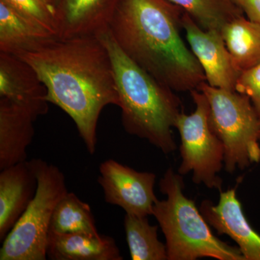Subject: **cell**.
I'll return each instance as SVG.
<instances>
[{"mask_svg":"<svg viewBox=\"0 0 260 260\" xmlns=\"http://www.w3.org/2000/svg\"><path fill=\"white\" fill-rule=\"evenodd\" d=\"M16 56L35 70L47 102L70 116L88 153H95L101 113L119 104L112 61L102 41L95 35L56 38Z\"/></svg>","mask_w":260,"mask_h":260,"instance_id":"6da1fadb","label":"cell"},{"mask_svg":"<svg viewBox=\"0 0 260 260\" xmlns=\"http://www.w3.org/2000/svg\"><path fill=\"white\" fill-rule=\"evenodd\" d=\"M184 11L169 0H118L108 28L121 50L174 91H191L205 76L180 34Z\"/></svg>","mask_w":260,"mask_h":260,"instance_id":"7a4b0ae2","label":"cell"},{"mask_svg":"<svg viewBox=\"0 0 260 260\" xmlns=\"http://www.w3.org/2000/svg\"><path fill=\"white\" fill-rule=\"evenodd\" d=\"M95 36L110 56L124 130L148 140L164 153L175 151L172 128L181 112L180 99L175 91L126 56L109 28Z\"/></svg>","mask_w":260,"mask_h":260,"instance_id":"3957f363","label":"cell"},{"mask_svg":"<svg viewBox=\"0 0 260 260\" xmlns=\"http://www.w3.org/2000/svg\"><path fill=\"white\" fill-rule=\"evenodd\" d=\"M159 186L167 199L155 203L152 215L165 237L168 260H245L238 246L214 235L194 202L184 194L182 175L169 168Z\"/></svg>","mask_w":260,"mask_h":260,"instance_id":"277c9868","label":"cell"},{"mask_svg":"<svg viewBox=\"0 0 260 260\" xmlns=\"http://www.w3.org/2000/svg\"><path fill=\"white\" fill-rule=\"evenodd\" d=\"M198 90L209 104L210 127L223 145L225 171L234 173L259 162L260 116L250 99L206 82Z\"/></svg>","mask_w":260,"mask_h":260,"instance_id":"5b68a950","label":"cell"},{"mask_svg":"<svg viewBox=\"0 0 260 260\" xmlns=\"http://www.w3.org/2000/svg\"><path fill=\"white\" fill-rule=\"evenodd\" d=\"M37 174V193L18 223L3 241L0 260H45L51 218L68 194L63 172L42 159H32Z\"/></svg>","mask_w":260,"mask_h":260,"instance_id":"8992f818","label":"cell"},{"mask_svg":"<svg viewBox=\"0 0 260 260\" xmlns=\"http://www.w3.org/2000/svg\"><path fill=\"white\" fill-rule=\"evenodd\" d=\"M195 104L194 112H181L175 126L181 138V162L178 173H192L193 182L209 189L222 190L223 180L218 173L224 165V148L209 123V104L200 90L190 92Z\"/></svg>","mask_w":260,"mask_h":260,"instance_id":"52a82bcc","label":"cell"},{"mask_svg":"<svg viewBox=\"0 0 260 260\" xmlns=\"http://www.w3.org/2000/svg\"><path fill=\"white\" fill-rule=\"evenodd\" d=\"M98 183L109 204L120 207L126 214L146 216L153 215L158 198L154 192L156 176L140 172L109 159L101 164Z\"/></svg>","mask_w":260,"mask_h":260,"instance_id":"ba28073f","label":"cell"},{"mask_svg":"<svg viewBox=\"0 0 260 260\" xmlns=\"http://www.w3.org/2000/svg\"><path fill=\"white\" fill-rule=\"evenodd\" d=\"M181 26L191 51L203 68L205 82L215 88L236 90L242 72L234 64L221 31L202 28L185 12Z\"/></svg>","mask_w":260,"mask_h":260,"instance_id":"9c48e42d","label":"cell"},{"mask_svg":"<svg viewBox=\"0 0 260 260\" xmlns=\"http://www.w3.org/2000/svg\"><path fill=\"white\" fill-rule=\"evenodd\" d=\"M200 213L219 235L229 236L237 243L245 260H260V236L251 226L238 200L237 188L220 191V199L215 205L205 200Z\"/></svg>","mask_w":260,"mask_h":260,"instance_id":"30bf717a","label":"cell"},{"mask_svg":"<svg viewBox=\"0 0 260 260\" xmlns=\"http://www.w3.org/2000/svg\"><path fill=\"white\" fill-rule=\"evenodd\" d=\"M47 95L45 85L30 64L14 54L0 52V98L37 119L49 111Z\"/></svg>","mask_w":260,"mask_h":260,"instance_id":"8fae6325","label":"cell"},{"mask_svg":"<svg viewBox=\"0 0 260 260\" xmlns=\"http://www.w3.org/2000/svg\"><path fill=\"white\" fill-rule=\"evenodd\" d=\"M38 181L32 160L0 172V242H3L25 213L37 193Z\"/></svg>","mask_w":260,"mask_h":260,"instance_id":"7c38bea8","label":"cell"},{"mask_svg":"<svg viewBox=\"0 0 260 260\" xmlns=\"http://www.w3.org/2000/svg\"><path fill=\"white\" fill-rule=\"evenodd\" d=\"M36 120L23 108L0 98V170L26 161Z\"/></svg>","mask_w":260,"mask_h":260,"instance_id":"4fadbf2b","label":"cell"},{"mask_svg":"<svg viewBox=\"0 0 260 260\" xmlns=\"http://www.w3.org/2000/svg\"><path fill=\"white\" fill-rule=\"evenodd\" d=\"M118 0H60L58 37L95 35L108 28Z\"/></svg>","mask_w":260,"mask_h":260,"instance_id":"5bb4252c","label":"cell"},{"mask_svg":"<svg viewBox=\"0 0 260 260\" xmlns=\"http://www.w3.org/2000/svg\"><path fill=\"white\" fill-rule=\"evenodd\" d=\"M47 257L51 260H122L115 240L109 236L49 232Z\"/></svg>","mask_w":260,"mask_h":260,"instance_id":"9a60e30c","label":"cell"},{"mask_svg":"<svg viewBox=\"0 0 260 260\" xmlns=\"http://www.w3.org/2000/svg\"><path fill=\"white\" fill-rule=\"evenodd\" d=\"M59 38L0 0V52L18 55Z\"/></svg>","mask_w":260,"mask_h":260,"instance_id":"2e32d148","label":"cell"},{"mask_svg":"<svg viewBox=\"0 0 260 260\" xmlns=\"http://www.w3.org/2000/svg\"><path fill=\"white\" fill-rule=\"evenodd\" d=\"M222 36L234 64L240 72L260 63V25L244 15L225 24Z\"/></svg>","mask_w":260,"mask_h":260,"instance_id":"e0dca14e","label":"cell"},{"mask_svg":"<svg viewBox=\"0 0 260 260\" xmlns=\"http://www.w3.org/2000/svg\"><path fill=\"white\" fill-rule=\"evenodd\" d=\"M126 242L133 260H168L167 246L158 239V226L148 217L126 214L124 219Z\"/></svg>","mask_w":260,"mask_h":260,"instance_id":"ac0fdd59","label":"cell"},{"mask_svg":"<svg viewBox=\"0 0 260 260\" xmlns=\"http://www.w3.org/2000/svg\"><path fill=\"white\" fill-rule=\"evenodd\" d=\"M49 232L99 234L90 205L74 192H68L56 205Z\"/></svg>","mask_w":260,"mask_h":260,"instance_id":"d6986e66","label":"cell"},{"mask_svg":"<svg viewBox=\"0 0 260 260\" xmlns=\"http://www.w3.org/2000/svg\"><path fill=\"white\" fill-rule=\"evenodd\" d=\"M188 13L205 30L221 31L225 24L244 15L230 0H169Z\"/></svg>","mask_w":260,"mask_h":260,"instance_id":"ffe728a7","label":"cell"},{"mask_svg":"<svg viewBox=\"0 0 260 260\" xmlns=\"http://www.w3.org/2000/svg\"><path fill=\"white\" fill-rule=\"evenodd\" d=\"M10 6L58 36L57 10L50 0H5Z\"/></svg>","mask_w":260,"mask_h":260,"instance_id":"44dd1931","label":"cell"},{"mask_svg":"<svg viewBox=\"0 0 260 260\" xmlns=\"http://www.w3.org/2000/svg\"><path fill=\"white\" fill-rule=\"evenodd\" d=\"M236 90L250 99L260 116V63L241 73Z\"/></svg>","mask_w":260,"mask_h":260,"instance_id":"7402d4cb","label":"cell"},{"mask_svg":"<svg viewBox=\"0 0 260 260\" xmlns=\"http://www.w3.org/2000/svg\"><path fill=\"white\" fill-rule=\"evenodd\" d=\"M237 5L246 18L260 25V0H237Z\"/></svg>","mask_w":260,"mask_h":260,"instance_id":"603a6c76","label":"cell"},{"mask_svg":"<svg viewBox=\"0 0 260 260\" xmlns=\"http://www.w3.org/2000/svg\"><path fill=\"white\" fill-rule=\"evenodd\" d=\"M50 1L53 3V4L55 5L56 7L57 6L58 4H59V1H60V0H50Z\"/></svg>","mask_w":260,"mask_h":260,"instance_id":"cb8c5ba5","label":"cell"},{"mask_svg":"<svg viewBox=\"0 0 260 260\" xmlns=\"http://www.w3.org/2000/svg\"><path fill=\"white\" fill-rule=\"evenodd\" d=\"M231 2H232V3H234V4H236L237 5V0H230ZM239 7V6H238Z\"/></svg>","mask_w":260,"mask_h":260,"instance_id":"d4e9b609","label":"cell"},{"mask_svg":"<svg viewBox=\"0 0 260 260\" xmlns=\"http://www.w3.org/2000/svg\"><path fill=\"white\" fill-rule=\"evenodd\" d=\"M259 140H260V134H259Z\"/></svg>","mask_w":260,"mask_h":260,"instance_id":"484cf974","label":"cell"}]
</instances>
